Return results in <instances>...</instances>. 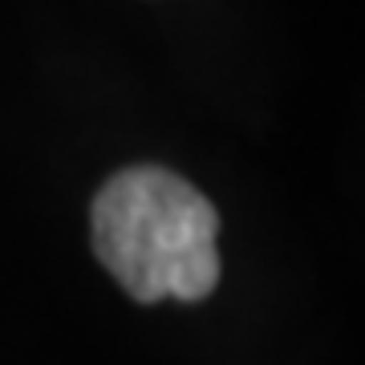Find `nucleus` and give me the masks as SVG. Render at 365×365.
Listing matches in <instances>:
<instances>
[{"mask_svg":"<svg viewBox=\"0 0 365 365\" xmlns=\"http://www.w3.org/2000/svg\"><path fill=\"white\" fill-rule=\"evenodd\" d=\"M93 252L138 304L220 284V211L167 167L118 170L93 199Z\"/></svg>","mask_w":365,"mask_h":365,"instance_id":"nucleus-1","label":"nucleus"}]
</instances>
